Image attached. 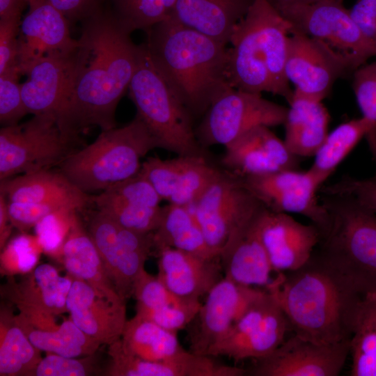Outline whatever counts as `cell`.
I'll return each instance as SVG.
<instances>
[{"mask_svg": "<svg viewBox=\"0 0 376 376\" xmlns=\"http://www.w3.org/2000/svg\"><path fill=\"white\" fill-rule=\"evenodd\" d=\"M351 73L346 63L325 45L301 33L291 32L285 74L295 86V93L322 101L338 79Z\"/></svg>", "mask_w": 376, "mask_h": 376, "instance_id": "obj_14", "label": "cell"}, {"mask_svg": "<svg viewBox=\"0 0 376 376\" xmlns=\"http://www.w3.org/2000/svg\"><path fill=\"white\" fill-rule=\"evenodd\" d=\"M75 279L66 301L71 320L102 344L110 345L120 339L127 321L125 301L110 299Z\"/></svg>", "mask_w": 376, "mask_h": 376, "instance_id": "obj_21", "label": "cell"}, {"mask_svg": "<svg viewBox=\"0 0 376 376\" xmlns=\"http://www.w3.org/2000/svg\"><path fill=\"white\" fill-rule=\"evenodd\" d=\"M364 136L376 146V123L363 116L339 125L328 133L309 170L322 185Z\"/></svg>", "mask_w": 376, "mask_h": 376, "instance_id": "obj_32", "label": "cell"}, {"mask_svg": "<svg viewBox=\"0 0 376 376\" xmlns=\"http://www.w3.org/2000/svg\"><path fill=\"white\" fill-rule=\"evenodd\" d=\"M277 10L291 23L292 31L325 45L346 63L352 74L376 56V44L364 35L343 0H314Z\"/></svg>", "mask_w": 376, "mask_h": 376, "instance_id": "obj_7", "label": "cell"}, {"mask_svg": "<svg viewBox=\"0 0 376 376\" xmlns=\"http://www.w3.org/2000/svg\"><path fill=\"white\" fill-rule=\"evenodd\" d=\"M173 248L203 257L219 258L207 244L190 207L169 203L162 206L160 224L153 232V251L156 255Z\"/></svg>", "mask_w": 376, "mask_h": 376, "instance_id": "obj_31", "label": "cell"}, {"mask_svg": "<svg viewBox=\"0 0 376 376\" xmlns=\"http://www.w3.org/2000/svg\"><path fill=\"white\" fill-rule=\"evenodd\" d=\"M297 157L267 126L247 132L225 147L222 164L241 177L296 169Z\"/></svg>", "mask_w": 376, "mask_h": 376, "instance_id": "obj_20", "label": "cell"}, {"mask_svg": "<svg viewBox=\"0 0 376 376\" xmlns=\"http://www.w3.org/2000/svg\"><path fill=\"white\" fill-rule=\"evenodd\" d=\"M291 330L278 301L267 290L237 319L228 334L207 352L235 361L259 359L274 352Z\"/></svg>", "mask_w": 376, "mask_h": 376, "instance_id": "obj_10", "label": "cell"}, {"mask_svg": "<svg viewBox=\"0 0 376 376\" xmlns=\"http://www.w3.org/2000/svg\"><path fill=\"white\" fill-rule=\"evenodd\" d=\"M26 0H0V19H21Z\"/></svg>", "mask_w": 376, "mask_h": 376, "instance_id": "obj_55", "label": "cell"}, {"mask_svg": "<svg viewBox=\"0 0 376 376\" xmlns=\"http://www.w3.org/2000/svg\"><path fill=\"white\" fill-rule=\"evenodd\" d=\"M72 280L60 276L49 264H42L28 272L19 283L9 281L6 295L33 327L51 329L56 324L54 315L68 311L66 301Z\"/></svg>", "mask_w": 376, "mask_h": 376, "instance_id": "obj_15", "label": "cell"}, {"mask_svg": "<svg viewBox=\"0 0 376 376\" xmlns=\"http://www.w3.org/2000/svg\"><path fill=\"white\" fill-rule=\"evenodd\" d=\"M8 210L13 226L22 231L35 227L48 215L63 210H75L72 207L58 203H27L7 201Z\"/></svg>", "mask_w": 376, "mask_h": 376, "instance_id": "obj_50", "label": "cell"}, {"mask_svg": "<svg viewBox=\"0 0 376 376\" xmlns=\"http://www.w3.org/2000/svg\"><path fill=\"white\" fill-rule=\"evenodd\" d=\"M72 140L61 131L55 114L34 115L0 130V180L49 170L70 154Z\"/></svg>", "mask_w": 376, "mask_h": 376, "instance_id": "obj_8", "label": "cell"}, {"mask_svg": "<svg viewBox=\"0 0 376 376\" xmlns=\"http://www.w3.org/2000/svg\"><path fill=\"white\" fill-rule=\"evenodd\" d=\"M75 213V210H61L45 217L35 226L38 240L44 251L58 253Z\"/></svg>", "mask_w": 376, "mask_h": 376, "instance_id": "obj_46", "label": "cell"}, {"mask_svg": "<svg viewBox=\"0 0 376 376\" xmlns=\"http://www.w3.org/2000/svg\"><path fill=\"white\" fill-rule=\"evenodd\" d=\"M157 256V277L180 298L199 300L224 277L219 257L210 258L173 248L162 249Z\"/></svg>", "mask_w": 376, "mask_h": 376, "instance_id": "obj_23", "label": "cell"}, {"mask_svg": "<svg viewBox=\"0 0 376 376\" xmlns=\"http://www.w3.org/2000/svg\"><path fill=\"white\" fill-rule=\"evenodd\" d=\"M263 207L241 176L221 171L190 208L208 245L219 256L231 233Z\"/></svg>", "mask_w": 376, "mask_h": 376, "instance_id": "obj_11", "label": "cell"}, {"mask_svg": "<svg viewBox=\"0 0 376 376\" xmlns=\"http://www.w3.org/2000/svg\"><path fill=\"white\" fill-rule=\"evenodd\" d=\"M258 9L266 65L271 82V93L283 97L289 103L294 91L285 74L291 23L283 17L268 0H253Z\"/></svg>", "mask_w": 376, "mask_h": 376, "instance_id": "obj_30", "label": "cell"}, {"mask_svg": "<svg viewBox=\"0 0 376 376\" xmlns=\"http://www.w3.org/2000/svg\"><path fill=\"white\" fill-rule=\"evenodd\" d=\"M117 16L132 32L147 31L172 15L177 0H109Z\"/></svg>", "mask_w": 376, "mask_h": 376, "instance_id": "obj_37", "label": "cell"}, {"mask_svg": "<svg viewBox=\"0 0 376 376\" xmlns=\"http://www.w3.org/2000/svg\"><path fill=\"white\" fill-rule=\"evenodd\" d=\"M177 333L135 315L127 320L120 340L129 353L151 361H166L187 351L180 345Z\"/></svg>", "mask_w": 376, "mask_h": 376, "instance_id": "obj_33", "label": "cell"}, {"mask_svg": "<svg viewBox=\"0 0 376 376\" xmlns=\"http://www.w3.org/2000/svg\"><path fill=\"white\" fill-rule=\"evenodd\" d=\"M12 223L10 219L8 203L5 196L0 193V246L1 249L7 241L10 233Z\"/></svg>", "mask_w": 376, "mask_h": 376, "instance_id": "obj_56", "label": "cell"}, {"mask_svg": "<svg viewBox=\"0 0 376 376\" xmlns=\"http://www.w3.org/2000/svg\"><path fill=\"white\" fill-rule=\"evenodd\" d=\"M133 296L136 306L148 308H159L178 303L186 299L177 297L159 280L144 269L136 281Z\"/></svg>", "mask_w": 376, "mask_h": 376, "instance_id": "obj_47", "label": "cell"}, {"mask_svg": "<svg viewBox=\"0 0 376 376\" xmlns=\"http://www.w3.org/2000/svg\"><path fill=\"white\" fill-rule=\"evenodd\" d=\"M0 193L13 203H58L76 210L86 206L92 197L71 182L61 172L43 170L21 174L1 181Z\"/></svg>", "mask_w": 376, "mask_h": 376, "instance_id": "obj_26", "label": "cell"}, {"mask_svg": "<svg viewBox=\"0 0 376 376\" xmlns=\"http://www.w3.org/2000/svg\"><path fill=\"white\" fill-rule=\"evenodd\" d=\"M77 49L44 56L29 68L25 74L28 78L21 84L22 99L29 113L56 116L70 84Z\"/></svg>", "mask_w": 376, "mask_h": 376, "instance_id": "obj_24", "label": "cell"}, {"mask_svg": "<svg viewBox=\"0 0 376 376\" xmlns=\"http://www.w3.org/2000/svg\"><path fill=\"white\" fill-rule=\"evenodd\" d=\"M201 305L198 299H185L178 303L155 308L136 306V315L167 330L178 332L195 319Z\"/></svg>", "mask_w": 376, "mask_h": 376, "instance_id": "obj_43", "label": "cell"}, {"mask_svg": "<svg viewBox=\"0 0 376 376\" xmlns=\"http://www.w3.org/2000/svg\"><path fill=\"white\" fill-rule=\"evenodd\" d=\"M160 148L157 140L137 116L119 128L102 131L90 145L70 153L61 173L81 191L105 190L137 175L141 159Z\"/></svg>", "mask_w": 376, "mask_h": 376, "instance_id": "obj_5", "label": "cell"}, {"mask_svg": "<svg viewBox=\"0 0 376 376\" xmlns=\"http://www.w3.org/2000/svg\"><path fill=\"white\" fill-rule=\"evenodd\" d=\"M21 19H0V74L18 70V36Z\"/></svg>", "mask_w": 376, "mask_h": 376, "instance_id": "obj_52", "label": "cell"}, {"mask_svg": "<svg viewBox=\"0 0 376 376\" xmlns=\"http://www.w3.org/2000/svg\"><path fill=\"white\" fill-rule=\"evenodd\" d=\"M17 70L0 74V121L4 126L18 124L28 111L24 105Z\"/></svg>", "mask_w": 376, "mask_h": 376, "instance_id": "obj_44", "label": "cell"}, {"mask_svg": "<svg viewBox=\"0 0 376 376\" xmlns=\"http://www.w3.org/2000/svg\"><path fill=\"white\" fill-rule=\"evenodd\" d=\"M287 111L260 93L229 87L212 102L195 132L203 148L226 147L256 127L283 125Z\"/></svg>", "mask_w": 376, "mask_h": 376, "instance_id": "obj_9", "label": "cell"}, {"mask_svg": "<svg viewBox=\"0 0 376 376\" xmlns=\"http://www.w3.org/2000/svg\"><path fill=\"white\" fill-rule=\"evenodd\" d=\"M31 343L40 350L68 357L93 355L102 345L81 330L70 319L52 330L31 326L20 314L13 318Z\"/></svg>", "mask_w": 376, "mask_h": 376, "instance_id": "obj_35", "label": "cell"}, {"mask_svg": "<svg viewBox=\"0 0 376 376\" xmlns=\"http://www.w3.org/2000/svg\"><path fill=\"white\" fill-rule=\"evenodd\" d=\"M350 354L351 376H376V292L362 295L357 305Z\"/></svg>", "mask_w": 376, "mask_h": 376, "instance_id": "obj_34", "label": "cell"}, {"mask_svg": "<svg viewBox=\"0 0 376 376\" xmlns=\"http://www.w3.org/2000/svg\"><path fill=\"white\" fill-rule=\"evenodd\" d=\"M145 44L162 76L193 117L205 113L229 87L226 45L172 16L148 29Z\"/></svg>", "mask_w": 376, "mask_h": 376, "instance_id": "obj_3", "label": "cell"}, {"mask_svg": "<svg viewBox=\"0 0 376 376\" xmlns=\"http://www.w3.org/2000/svg\"><path fill=\"white\" fill-rule=\"evenodd\" d=\"M320 201L329 225L318 252L359 295L376 292V214L346 196Z\"/></svg>", "mask_w": 376, "mask_h": 376, "instance_id": "obj_4", "label": "cell"}, {"mask_svg": "<svg viewBox=\"0 0 376 376\" xmlns=\"http://www.w3.org/2000/svg\"><path fill=\"white\" fill-rule=\"evenodd\" d=\"M314 0H268V1L276 9H279L281 7L301 3H307L313 1Z\"/></svg>", "mask_w": 376, "mask_h": 376, "instance_id": "obj_57", "label": "cell"}, {"mask_svg": "<svg viewBox=\"0 0 376 376\" xmlns=\"http://www.w3.org/2000/svg\"><path fill=\"white\" fill-rule=\"evenodd\" d=\"M350 340L318 344L295 334L269 355L256 359L253 376H336L350 354Z\"/></svg>", "mask_w": 376, "mask_h": 376, "instance_id": "obj_13", "label": "cell"}, {"mask_svg": "<svg viewBox=\"0 0 376 376\" xmlns=\"http://www.w3.org/2000/svg\"><path fill=\"white\" fill-rule=\"evenodd\" d=\"M184 156L170 159L151 157L144 161L139 171L162 198L169 202L175 194L183 166Z\"/></svg>", "mask_w": 376, "mask_h": 376, "instance_id": "obj_42", "label": "cell"}, {"mask_svg": "<svg viewBox=\"0 0 376 376\" xmlns=\"http://www.w3.org/2000/svg\"><path fill=\"white\" fill-rule=\"evenodd\" d=\"M289 105L283 123V141L289 151L297 157L314 156L329 133V111L322 101L295 92Z\"/></svg>", "mask_w": 376, "mask_h": 376, "instance_id": "obj_28", "label": "cell"}, {"mask_svg": "<svg viewBox=\"0 0 376 376\" xmlns=\"http://www.w3.org/2000/svg\"><path fill=\"white\" fill-rule=\"evenodd\" d=\"M42 359L40 350L31 343L14 319L8 326L1 323L0 375H36Z\"/></svg>", "mask_w": 376, "mask_h": 376, "instance_id": "obj_36", "label": "cell"}, {"mask_svg": "<svg viewBox=\"0 0 376 376\" xmlns=\"http://www.w3.org/2000/svg\"><path fill=\"white\" fill-rule=\"evenodd\" d=\"M263 291L224 276L207 294L206 300L195 318L197 324L190 334L189 350L207 355L210 348L228 334Z\"/></svg>", "mask_w": 376, "mask_h": 376, "instance_id": "obj_16", "label": "cell"}, {"mask_svg": "<svg viewBox=\"0 0 376 376\" xmlns=\"http://www.w3.org/2000/svg\"><path fill=\"white\" fill-rule=\"evenodd\" d=\"M352 75L353 91L363 116L376 123V61L361 65Z\"/></svg>", "mask_w": 376, "mask_h": 376, "instance_id": "obj_49", "label": "cell"}, {"mask_svg": "<svg viewBox=\"0 0 376 376\" xmlns=\"http://www.w3.org/2000/svg\"><path fill=\"white\" fill-rule=\"evenodd\" d=\"M221 173L205 157L184 156L178 187L169 203L191 207Z\"/></svg>", "mask_w": 376, "mask_h": 376, "instance_id": "obj_38", "label": "cell"}, {"mask_svg": "<svg viewBox=\"0 0 376 376\" xmlns=\"http://www.w3.org/2000/svg\"><path fill=\"white\" fill-rule=\"evenodd\" d=\"M136 116L160 148L180 156L205 157L193 129V116L154 65L145 44L129 85Z\"/></svg>", "mask_w": 376, "mask_h": 376, "instance_id": "obj_6", "label": "cell"}, {"mask_svg": "<svg viewBox=\"0 0 376 376\" xmlns=\"http://www.w3.org/2000/svg\"><path fill=\"white\" fill-rule=\"evenodd\" d=\"M242 178L246 187L267 209L302 214L320 233L327 228L329 214L317 196L322 184L309 169H288Z\"/></svg>", "mask_w": 376, "mask_h": 376, "instance_id": "obj_12", "label": "cell"}, {"mask_svg": "<svg viewBox=\"0 0 376 376\" xmlns=\"http://www.w3.org/2000/svg\"><path fill=\"white\" fill-rule=\"evenodd\" d=\"M42 0H26L27 3H28V5L29 6H33L38 3H39L40 1H41Z\"/></svg>", "mask_w": 376, "mask_h": 376, "instance_id": "obj_58", "label": "cell"}, {"mask_svg": "<svg viewBox=\"0 0 376 376\" xmlns=\"http://www.w3.org/2000/svg\"><path fill=\"white\" fill-rule=\"evenodd\" d=\"M83 359L53 354L42 358L36 370V376H85L93 373L92 356Z\"/></svg>", "mask_w": 376, "mask_h": 376, "instance_id": "obj_51", "label": "cell"}, {"mask_svg": "<svg viewBox=\"0 0 376 376\" xmlns=\"http://www.w3.org/2000/svg\"><path fill=\"white\" fill-rule=\"evenodd\" d=\"M325 195L346 196L376 214V175L368 179L343 176L338 181L322 187Z\"/></svg>", "mask_w": 376, "mask_h": 376, "instance_id": "obj_45", "label": "cell"}, {"mask_svg": "<svg viewBox=\"0 0 376 376\" xmlns=\"http://www.w3.org/2000/svg\"><path fill=\"white\" fill-rule=\"evenodd\" d=\"M152 252L153 233H139L118 225L116 236L105 249L102 260L123 300L133 295L134 283Z\"/></svg>", "mask_w": 376, "mask_h": 376, "instance_id": "obj_25", "label": "cell"}, {"mask_svg": "<svg viewBox=\"0 0 376 376\" xmlns=\"http://www.w3.org/2000/svg\"><path fill=\"white\" fill-rule=\"evenodd\" d=\"M123 228L143 233H153L158 228L162 215V206H148L125 203H104L96 205Z\"/></svg>", "mask_w": 376, "mask_h": 376, "instance_id": "obj_40", "label": "cell"}, {"mask_svg": "<svg viewBox=\"0 0 376 376\" xmlns=\"http://www.w3.org/2000/svg\"><path fill=\"white\" fill-rule=\"evenodd\" d=\"M107 0H49L69 21L70 24L84 21Z\"/></svg>", "mask_w": 376, "mask_h": 376, "instance_id": "obj_53", "label": "cell"}, {"mask_svg": "<svg viewBox=\"0 0 376 376\" xmlns=\"http://www.w3.org/2000/svg\"><path fill=\"white\" fill-rule=\"evenodd\" d=\"M111 358L107 375L112 376H181L182 368L175 360L151 361L129 353L120 340L109 345Z\"/></svg>", "mask_w": 376, "mask_h": 376, "instance_id": "obj_39", "label": "cell"}, {"mask_svg": "<svg viewBox=\"0 0 376 376\" xmlns=\"http://www.w3.org/2000/svg\"><path fill=\"white\" fill-rule=\"evenodd\" d=\"M259 231L273 270L277 272L303 266L321 239L320 231L314 224H304L288 213L266 207L260 215Z\"/></svg>", "mask_w": 376, "mask_h": 376, "instance_id": "obj_17", "label": "cell"}, {"mask_svg": "<svg viewBox=\"0 0 376 376\" xmlns=\"http://www.w3.org/2000/svg\"><path fill=\"white\" fill-rule=\"evenodd\" d=\"M349 11L364 35L376 44V0H357Z\"/></svg>", "mask_w": 376, "mask_h": 376, "instance_id": "obj_54", "label": "cell"}, {"mask_svg": "<svg viewBox=\"0 0 376 376\" xmlns=\"http://www.w3.org/2000/svg\"><path fill=\"white\" fill-rule=\"evenodd\" d=\"M58 253L63 258L65 268L72 276L85 281L110 299H122L107 274L90 234L85 232L76 213Z\"/></svg>", "mask_w": 376, "mask_h": 376, "instance_id": "obj_29", "label": "cell"}, {"mask_svg": "<svg viewBox=\"0 0 376 376\" xmlns=\"http://www.w3.org/2000/svg\"><path fill=\"white\" fill-rule=\"evenodd\" d=\"M38 238L21 235L13 240L1 254V267L8 274L28 273L38 260Z\"/></svg>", "mask_w": 376, "mask_h": 376, "instance_id": "obj_48", "label": "cell"}, {"mask_svg": "<svg viewBox=\"0 0 376 376\" xmlns=\"http://www.w3.org/2000/svg\"><path fill=\"white\" fill-rule=\"evenodd\" d=\"M253 0H177L172 17L186 26L229 43L237 24Z\"/></svg>", "mask_w": 376, "mask_h": 376, "instance_id": "obj_27", "label": "cell"}, {"mask_svg": "<svg viewBox=\"0 0 376 376\" xmlns=\"http://www.w3.org/2000/svg\"><path fill=\"white\" fill-rule=\"evenodd\" d=\"M229 42L228 78L231 87L244 91L271 93L259 15L253 1L246 15L237 24Z\"/></svg>", "mask_w": 376, "mask_h": 376, "instance_id": "obj_19", "label": "cell"}, {"mask_svg": "<svg viewBox=\"0 0 376 376\" xmlns=\"http://www.w3.org/2000/svg\"><path fill=\"white\" fill-rule=\"evenodd\" d=\"M278 272L265 286L279 304L295 334L318 344L350 340L362 295L315 250L301 267Z\"/></svg>", "mask_w": 376, "mask_h": 376, "instance_id": "obj_2", "label": "cell"}, {"mask_svg": "<svg viewBox=\"0 0 376 376\" xmlns=\"http://www.w3.org/2000/svg\"><path fill=\"white\" fill-rule=\"evenodd\" d=\"M70 24L49 0L29 6L18 36L17 68L21 75L44 56L77 49L78 40L71 37Z\"/></svg>", "mask_w": 376, "mask_h": 376, "instance_id": "obj_18", "label": "cell"}, {"mask_svg": "<svg viewBox=\"0 0 376 376\" xmlns=\"http://www.w3.org/2000/svg\"><path fill=\"white\" fill-rule=\"evenodd\" d=\"M82 25L70 84L56 115L62 132L72 141L93 126L102 131L116 127V109L140 53L109 0Z\"/></svg>", "mask_w": 376, "mask_h": 376, "instance_id": "obj_1", "label": "cell"}, {"mask_svg": "<svg viewBox=\"0 0 376 376\" xmlns=\"http://www.w3.org/2000/svg\"><path fill=\"white\" fill-rule=\"evenodd\" d=\"M261 208L237 228L219 252L224 276L247 286H266L273 270L260 238Z\"/></svg>", "mask_w": 376, "mask_h": 376, "instance_id": "obj_22", "label": "cell"}, {"mask_svg": "<svg viewBox=\"0 0 376 376\" xmlns=\"http://www.w3.org/2000/svg\"><path fill=\"white\" fill-rule=\"evenodd\" d=\"M162 201L152 185L139 173L92 197V201L95 205L115 202L157 207L160 206Z\"/></svg>", "mask_w": 376, "mask_h": 376, "instance_id": "obj_41", "label": "cell"}]
</instances>
